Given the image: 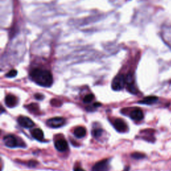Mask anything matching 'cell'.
<instances>
[{
    "label": "cell",
    "instance_id": "6",
    "mask_svg": "<svg viewBox=\"0 0 171 171\" xmlns=\"http://www.w3.org/2000/svg\"><path fill=\"white\" fill-rule=\"evenodd\" d=\"M18 122L21 127L26 128H32L34 126V123L32 120L27 117L20 116L18 118Z\"/></svg>",
    "mask_w": 171,
    "mask_h": 171
},
{
    "label": "cell",
    "instance_id": "13",
    "mask_svg": "<svg viewBox=\"0 0 171 171\" xmlns=\"http://www.w3.org/2000/svg\"><path fill=\"white\" fill-rule=\"evenodd\" d=\"M74 134L75 135V137L78 138H83L85 137V135L86 134V130L82 127H77L76 129L74 130Z\"/></svg>",
    "mask_w": 171,
    "mask_h": 171
},
{
    "label": "cell",
    "instance_id": "20",
    "mask_svg": "<svg viewBox=\"0 0 171 171\" xmlns=\"http://www.w3.org/2000/svg\"><path fill=\"white\" fill-rule=\"evenodd\" d=\"M74 171H85V170L81 168H76L74 169Z\"/></svg>",
    "mask_w": 171,
    "mask_h": 171
},
{
    "label": "cell",
    "instance_id": "12",
    "mask_svg": "<svg viewBox=\"0 0 171 171\" xmlns=\"http://www.w3.org/2000/svg\"><path fill=\"white\" fill-rule=\"evenodd\" d=\"M158 97L154 96H150L145 97L141 101H139L138 103L142 104H147V105H151L156 102L158 101Z\"/></svg>",
    "mask_w": 171,
    "mask_h": 171
},
{
    "label": "cell",
    "instance_id": "18",
    "mask_svg": "<svg viewBox=\"0 0 171 171\" xmlns=\"http://www.w3.org/2000/svg\"><path fill=\"white\" fill-rule=\"evenodd\" d=\"M37 164H38V163L36 161H34V160H31V161H29L28 163V165H29V167H36Z\"/></svg>",
    "mask_w": 171,
    "mask_h": 171
},
{
    "label": "cell",
    "instance_id": "2",
    "mask_svg": "<svg viewBox=\"0 0 171 171\" xmlns=\"http://www.w3.org/2000/svg\"><path fill=\"white\" fill-rule=\"evenodd\" d=\"M126 84V76L123 74H119L112 80V88L115 91H119L124 87Z\"/></svg>",
    "mask_w": 171,
    "mask_h": 171
},
{
    "label": "cell",
    "instance_id": "15",
    "mask_svg": "<svg viewBox=\"0 0 171 171\" xmlns=\"http://www.w3.org/2000/svg\"><path fill=\"white\" fill-rule=\"evenodd\" d=\"M94 98V96L93 94H88V95H86L84 97V103H86V104L91 102L92 101V100H93Z\"/></svg>",
    "mask_w": 171,
    "mask_h": 171
},
{
    "label": "cell",
    "instance_id": "19",
    "mask_svg": "<svg viewBox=\"0 0 171 171\" xmlns=\"http://www.w3.org/2000/svg\"><path fill=\"white\" fill-rule=\"evenodd\" d=\"M35 98H36L37 100H42L44 98V96L40 94H36V95H35Z\"/></svg>",
    "mask_w": 171,
    "mask_h": 171
},
{
    "label": "cell",
    "instance_id": "9",
    "mask_svg": "<svg viewBox=\"0 0 171 171\" xmlns=\"http://www.w3.org/2000/svg\"><path fill=\"white\" fill-rule=\"evenodd\" d=\"M130 117L133 120H135V121H140V120L143 119L144 114L141 110L136 109L130 112Z\"/></svg>",
    "mask_w": 171,
    "mask_h": 171
},
{
    "label": "cell",
    "instance_id": "11",
    "mask_svg": "<svg viewBox=\"0 0 171 171\" xmlns=\"http://www.w3.org/2000/svg\"><path fill=\"white\" fill-rule=\"evenodd\" d=\"M5 102H6V104L7 105V106L9 108H12L14 107L16 105V98L13 95H8L6 97V99H5Z\"/></svg>",
    "mask_w": 171,
    "mask_h": 171
},
{
    "label": "cell",
    "instance_id": "7",
    "mask_svg": "<svg viewBox=\"0 0 171 171\" xmlns=\"http://www.w3.org/2000/svg\"><path fill=\"white\" fill-rule=\"evenodd\" d=\"M114 127L120 132H124L127 130V125L122 119L116 120L114 122Z\"/></svg>",
    "mask_w": 171,
    "mask_h": 171
},
{
    "label": "cell",
    "instance_id": "8",
    "mask_svg": "<svg viewBox=\"0 0 171 171\" xmlns=\"http://www.w3.org/2000/svg\"><path fill=\"white\" fill-rule=\"evenodd\" d=\"M55 147L60 152H65L68 148V144L65 140L60 139L55 142Z\"/></svg>",
    "mask_w": 171,
    "mask_h": 171
},
{
    "label": "cell",
    "instance_id": "3",
    "mask_svg": "<svg viewBox=\"0 0 171 171\" xmlns=\"http://www.w3.org/2000/svg\"><path fill=\"white\" fill-rule=\"evenodd\" d=\"M110 159H104L94 165L92 171H108L110 170Z\"/></svg>",
    "mask_w": 171,
    "mask_h": 171
},
{
    "label": "cell",
    "instance_id": "1",
    "mask_svg": "<svg viewBox=\"0 0 171 171\" xmlns=\"http://www.w3.org/2000/svg\"><path fill=\"white\" fill-rule=\"evenodd\" d=\"M32 79L38 85L44 87H50L53 84V77L48 70L36 68L30 74Z\"/></svg>",
    "mask_w": 171,
    "mask_h": 171
},
{
    "label": "cell",
    "instance_id": "4",
    "mask_svg": "<svg viewBox=\"0 0 171 171\" xmlns=\"http://www.w3.org/2000/svg\"><path fill=\"white\" fill-rule=\"evenodd\" d=\"M66 123V120L62 117H55L48 120L47 124L51 128H59L61 127Z\"/></svg>",
    "mask_w": 171,
    "mask_h": 171
},
{
    "label": "cell",
    "instance_id": "17",
    "mask_svg": "<svg viewBox=\"0 0 171 171\" xmlns=\"http://www.w3.org/2000/svg\"><path fill=\"white\" fill-rule=\"evenodd\" d=\"M17 74H18L17 70H10V71L6 75V76L8 78H13V77L16 76Z\"/></svg>",
    "mask_w": 171,
    "mask_h": 171
},
{
    "label": "cell",
    "instance_id": "16",
    "mask_svg": "<svg viewBox=\"0 0 171 171\" xmlns=\"http://www.w3.org/2000/svg\"><path fill=\"white\" fill-rule=\"evenodd\" d=\"M131 157L134 159H142L145 157V154L140 153H134L131 154Z\"/></svg>",
    "mask_w": 171,
    "mask_h": 171
},
{
    "label": "cell",
    "instance_id": "10",
    "mask_svg": "<svg viewBox=\"0 0 171 171\" xmlns=\"http://www.w3.org/2000/svg\"><path fill=\"white\" fill-rule=\"evenodd\" d=\"M31 134L32 135V137L35 139H36L37 140H39V141H41V142L43 141V140L44 138V132L40 128L34 129L31 132Z\"/></svg>",
    "mask_w": 171,
    "mask_h": 171
},
{
    "label": "cell",
    "instance_id": "21",
    "mask_svg": "<svg viewBox=\"0 0 171 171\" xmlns=\"http://www.w3.org/2000/svg\"><path fill=\"white\" fill-rule=\"evenodd\" d=\"M130 170V167H125V168L124 169L123 171H129Z\"/></svg>",
    "mask_w": 171,
    "mask_h": 171
},
{
    "label": "cell",
    "instance_id": "5",
    "mask_svg": "<svg viewBox=\"0 0 171 171\" xmlns=\"http://www.w3.org/2000/svg\"><path fill=\"white\" fill-rule=\"evenodd\" d=\"M3 140L5 145L9 148H14L19 146L16 138L13 135L6 136V137H4Z\"/></svg>",
    "mask_w": 171,
    "mask_h": 171
},
{
    "label": "cell",
    "instance_id": "14",
    "mask_svg": "<svg viewBox=\"0 0 171 171\" xmlns=\"http://www.w3.org/2000/svg\"><path fill=\"white\" fill-rule=\"evenodd\" d=\"M102 131H103V130L102 129H100V128L94 129V130H93V131H92V135L94 136L95 138H99L100 137V136L102 135Z\"/></svg>",
    "mask_w": 171,
    "mask_h": 171
}]
</instances>
